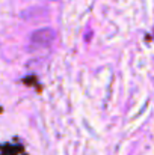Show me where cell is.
<instances>
[{"instance_id": "obj_1", "label": "cell", "mask_w": 154, "mask_h": 155, "mask_svg": "<svg viewBox=\"0 0 154 155\" xmlns=\"http://www.w3.org/2000/svg\"><path fill=\"white\" fill-rule=\"evenodd\" d=\"M53 39H54V33H53V30H50V29L36 30L32 35V38H30L32 45L36 47V48H46V47H49L51 42H53Z\"/></svg>"}]
</instances>
